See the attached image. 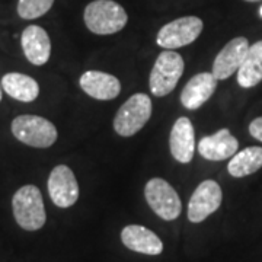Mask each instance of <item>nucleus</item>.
<instances>
[{"label": "nucleus", "mask_w": 262, "mask_h": 262, "mask_svg": "<svg viewBox=\"0 0 262 262\" xmlns=\"http://www.w3.org/2000/svg\"><path fill=\"white\" fill-rule=\"evenodd\" d=\"M86 28L96 35H111L120 32L128 22L127 12L113 0L91 2L83 12Z\"/></svg>", "instance_id": "1"}, {"label": "nucleus", "mask_w": 262, "mask_h": 262, "mask_svg": "<svg viewBox=\"0 0 262 262\" xmlns=\"http://www.w3.org/2000/svg\"><path fill=\"white\" fill-rule=\"evenodd\" d=\"M15 220L24 230L35 232L47 222L42 194L35 185H24L12 198Z\"/></svg>", "instance_id": "2"}, {"label": "nucleus", "mask_w": 262, "mask_h": 262, "mask_svg": "<svg viewBox=\"0 0 262 262\" xmlns=\"http://www.w3.org/2000/svg\"><path fill=\"white\" fill-rule=\"evenodd\" d=\"M12 134L20 143L35 149H47L57 141L58 133L56 125L47 118L38 115H19L10 125Z\"/></svg>", "instance_id": "3"}, {"label": "nucleus", "mask_w": 262, "mask_h": 262, "mask_svg": "<svg viewBox=\"0 0 262 262\" xmlns=\"http://www.w3.org/2000/svg\"><path fill=\"white\" fill-rule=\"evenodd\" d=\"M184 58L178 53H175V50L162 51L150 72V92L158 98L170 94L177 88L179 79L184 73Z\"/></svg>", "instance_id": "4"}, {"label": "nucleus", "mask_w": 262, "mask_h": 262, "mask_svg": "<svg viewBox=\"0 0 262 262\" xmlns=\"http://www.w3.org/2000/svg\"><path fill=\"white\" fill-rule=\"evenodd\" d=\"M151 99L149 95L136 94L122 103L114 118V130L121 137H131L147 124L151 117Z\"/></svg>", "instance_id": "5"}, {"label": "nucleus", "mask_w": 262, "mask_h": 262, "mask_svg": "<svg viewBox=\"0 0 262 262\" xmlns=\"http://www.w3.org/2000/svg\"><path fill=\"white\" fill-rule=\"evenodd\" d=\"M144 196L150 208L162 220L172 222L178 219L182 211V203L178 192L168 181L162 178H151L144 187Z\"/></svg>", "instance_id": "6"}, {"label": "nucleus", "mask_w": 262, "mask_h": 262, "mask_svg": "<svg viewBox=\"0 0 262 262\" xmlns=\"http://www.w3.org/2000/svg\"><path fill=\"white\" fill-rule=\"evenodd\" d=\"M204 24L196 16H184L178 18L166 25H163L158 32L156 42L165 50H177V48L189 46L200 37L203 32Z\"/></svg>", "instance_id": "7"}, {"label": "nucleus", "mask_w": 262, "mask_h": 262, "mask_svg": "<svg viewBox=\"0 0 262 262\" xmlns=\"http://www.w3.org/2000/svg\"><path fill=\"white\" fill-rule=\"evenodd\" d=\"M223 201V191L213 179L203 181L192 192L188 204V219L191 223H201L219 210Z\"/></svg>", "instance_id": "8"}, {"label": "nucleus", "mask_w": 262, "mask_h": 262, "mask_svg": "<svg viewBox=\"0 0 262 262\" xmlns=\"http://www.w3.org/2000/svg\"><path fill=\"white\" fill-rule=\"evenodd\" d=\"M48 194L60 208L75 206L79 198V184L73 170L66 165H58L53 169L48 177Z\"/></svg>", "instance_id": "9"}, {"label": "nucleus", "mask_w": 262, "mask_h": 262, "mask_svg": "<svg viewBox=\"0 0 262 262\" xmlns=\"http://www.w3.org/2000/svg\"><path fill=\"white\" fill-rule=\"evenodd\" d=\"M249 42L245 37H237L230 39L222 51L215 56L213 63V75L217 80H225L234 73H237L242 66L245 56L249 50Z\"/></svg>", "instance_id": "10"}, {"label": "nucleus", "mask_w": 262, "mask_h": 262, "mask_svg": "<svg viewBox=\"0 0 262 262\" xmlns=\"http://www.w3.org/2000/svg\"><path fill=\"white\" fill-rule=\"evenodd\" d=\"M169 149L179 163H189L195 153V131L189 118L181 117L173 122L169 136Z\"/></svg>", "instance_id": "11"}, {"label": "nucleus", "mask_w": 262, "mask_h": 262, "mask_svg": "<svg viewBox=\"0 0 262 262\" xmlns=\"http://www.w3.org/2000/svg\"><path fill=\"white\" fill-rule=\"evenodd\" d=\"M79 84L84 94L98 101H111L121 94V83L115 76L99 72L88 70L79 79Z\"/></svg>", "instance_id": "12"}, {"label": "nucleus", "mask_w": 262, "mask_h": 262, "mask_svg": "<svg viewBox=\"0 0 262 262\" xmlns=\"http://www.w3.org/2000/svg\"><path fill=\"white\" fill-rule=\"evenodd\" d=\"M239 149V141L227 128H222L213 136H206L198 143V153L206 160L220 162L233 158Z\"/></svg>", "instance_id": "13"}, {"label": "nucleus", "mask_w": 262, "mask_h": 262, "mask_svg": "<svg viewBox=\"0 0 262 262\" xmlns=\"http://www.w3.org/2000/svg\"><path fill=\"white\" fill-rule=\"evenodd\" d=\"M217 82L214 75L207 72L191 77L181 92V103L189 111H196L213 96Z\"/></svg>", "instance_id": "14"}, {"label": "nucleus", "mask_w": 262, "mask_h": 262, "mask_svg": "<svg viewBox=\"0 0 262 262\" xmlns=\"http://www.w3.org/2000/svg\"><path fill=\"white\" fill-rule=\"evenodd\" d=\"M20 46L31 64L42 66L50 60L51 41L47 31L38 25H31L24 29L20 35Z\"/></svg>", "instance_id": "15"}, {"label": "nucleus", "mask_w": 262, "mask_h": 262, "mask_svg": "<svg viewBox=\"0 0 262 262\" xmlns=\"http://www.w3.org/2000/svg\"><path fill=\"white\" fill-rule=\"evenodd\" d=\"M121 242L130 251L144 255H159L163 251L159 236L140 225L125 226L121 232Z\"/></svg>", "instance_id": "16"}, {"label": "nucleus", "mask_w": 262, "mask_h": 262, "mask_svg": "<svg viewBox=\"0 0 262 262\" xmlns=\"http://www.w3.org/2000/svg\"><path fill=\"white\" fill-rule=\"evenodd\" d=\"M2 88L10 98L20 102H32L39 95L37 80L22 73H6L2 77Z\"/></svg>", "instance_id": "17"}, {"label": "nucleus", "mask_w": 262, "mask_h": 262, "mask_svg": "<svg viewBox=\"0 0 262 262\" xmlns=\"http://www.w3.org/2000/svg\"><path fill=\"white\" fill-rule=\"evenodd\" d=\"M262 82V41L249 47L242 66L237 70V83L249 89Z\"/></svg>", "instance_id": "18"}, {"label": "nucleus", "mask_w": 262, "mask_h": 262, "mask_svg": "<svg viewBox=\"0 0 262 262\" xmlns=\"http://www.w3.org/2000/svg\"><path fill=\"white\" fill-rule=\"evenodd\" d=\"M262 168V147H246L237 151L227 165V170L233 178H245Z\"/></svg>", "instance_id": "19"}, {"label": "nucleus", "mask_w": 262, "mask_h": 262, "mask_svg": "<svg viewBox=\"0 0 262 262\" xmlns=\"http://www.w3.org/2000/svg\"><path fill=\"white\" fill-rule=\"evenodd\" d=\"M54 0H19L18 15L22 19H37L46 15Z\"/></svg>", "instance_id": "20"}, {"label": "nucleus", "mask_w": 262, "mask_h": 262, "mask_svg": "<svg viewBox=\"0 0 262 262\" xmlns=\"http://www.w3.org/2000/svg\"><path fill=\"white\" fill-rule=\"evenodd\" d=\"M249 134L253 139L262 141V117L255 118L251 124H249Z\"/></svg>", "instance_id": "21"}, {"label": "nucleus", "mask_w": 262, "mask_h": 262, "mask_svg": "<svg viewBox=\"0 0 262 262\" xmlns=\"http://www.w3.org/2000/svg\"><path fill=\"white\" fill-rule=\"evenodd\" d=\"M2 92H3V88H2V82H0V102H2Z\"/></svg>", "instance_id": "22"}, {"label": "nucleus", "mask_w": 262, "mask_h": 262, "mask_svg": "<svg viewBox=\"0 0 262 262\" xmlns=\"http://www.w3.org/2000/svg\"><path fill=\"white\" fill-rule=\"evenodd\" d=\"M245 2H251V3H256V2H262V0H245Z\"/></svg>", "instance_id": "23"}, {"label": "nucleus", "mask_w": 262, "mask_h": 262, "mask_svg": "<svg viewBox=\"0 0 262 262\" xmlns=\"http://www.w3.org/2000/svg\"><path fill=\"white\" fill-rule=\"evenodd\" d=\"M259 15H261V18H262V6H261V9H259Z\"/></svg>", "instance_id": "24"}]
</instances>
